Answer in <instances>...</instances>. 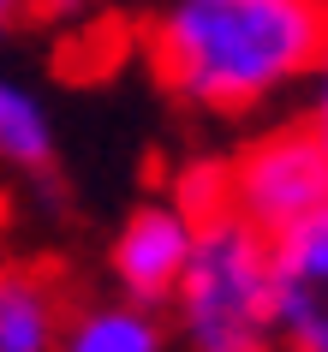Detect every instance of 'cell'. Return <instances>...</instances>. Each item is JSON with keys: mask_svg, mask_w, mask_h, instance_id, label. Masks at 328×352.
I'll use <instances>...</instances> for the list:
<instances>
[{"mask_svg": "<svg viewBox=\"0 0 328 352\" xmlns=\"http://www.w3.org/2000/svg\"><path fill=\"white\" fill-rule=\"evenodd\" d=\"M0 167L30 186H48L60 173V131L48 102L6 72H0Z\"/></svg>", "mask_w": 328, "mask_h": 352, "instance_id": "cell-8", "label": "cell"}, {"mask_svg": "<svg viewBox=\"0 0 328 352\" xmlns=\"http://www.w3.org/2000/svg\"><path fill=\"white\" fill-rule=\"evenodd\" d=\"M305 108H298V120H305L310 126V138H316V144H322V155H328V54L316 60V72L305 78Z\"/></svg>", "mask_w": 328, "mask_h": 352, "instance_id": "cell-10", "label": "cell"}, {"mask_svg": "<svg viewBox=\"0 0 328 352\" xmlns=\"http://www.w3.org/2000/svg\"><path fill=\"white\" fill-rule=\"evenodd\" d=\"M328 54V0H155L144 66L197 120H256L305 90Z\"/></svg>", "mask_w": 328, "mask_h": 352, "instance_id": "cell-1", "label": "cell"}, {"mask_svg": "<svg viewBox=\"0 0 328 352\" xmlns=\"http://www.w3.org/2000/svg\"><path fill=\"white\" fill-rule=\"evenodd\" d=\"M72 293L54 263L0 257V352H60Z\"/></svg>", "mask_w": 328, "mask_h": 352, "instance_id": "cell-6", "label": "cell"}, {"mask_svg": "<svg viewBox=\"0 0 328 352\" xmlns=\"http://www.w3.org/2000/svg\"><path fill=\"white\" fill-rule=\"evenodd\" d=\"M197 227L203 221H191L167 191L162 197H144L108 239V287L138 298V305H162L167 311V298L179 287L185 263H191Z\"/></svg>", "mask_w": 328, "mask_h": 352, "instance_id": "cell-4", "label": "cell"}, {"mask_svg": "<svg viewBox=\"0 0 328 352\" xmlns=\"http://www.w3.org/2000/svg\"><path fill=\"white\" fill-rule=\"evenodd\" d=\"M108 0H36V24L48 30H78V24H90Z\"/></svg>", "mask_w": 328, "mask_h": 352, "instance_id": "cell-11", "label": "cell"}, {"mask_svg": "<svg viewBox=\"0 0 328 352\" xmlns=\"http://www.w3.org/2000/svg\"><path fill=\"white\" fill-rule=\"evenodd\" d=\"M227 179H233V215L269 239L328 204V155L298 113L269 120L227 149Z\"/></svg>", "mask_w": 328, "mask_h": 352, "instance_id": "cell-3", "label": "cell"}, {"mask_svg": "<svg viewBox=\"0 0 328 352\" xmlns=\"http://www.w3.org/2000/svg\"><path fill=\"white\" fill-rule=\"evenodd\" d=\"M60 352H173V329L162 305H138L108 287L96 298H72Z\"/></svg>", "mask_w": 328, "mask_h": 352, "instance_id": "cell-7", "label": "cell"}, {"mask_svg": "<svg viewBox=\"0 0 328 352\" xmlns=\"http://www.w3.org/2000/svg\"><path fill=\"white\" fill-rule=\"evenodd\" d=\"M281 352H328V204L269 239Z\"/></svg>", "mask_w": 328, "mask_h": 352, "instance_id": "cell-5", "label": "cell"}, {"mask_svg": "<svg viewBox=\"0 0 328 352\" xmlns=\"http://www.w3.org/2000/svg\"><path fill=\"white\" fill-rule=\"evenodd\" d=\"M167 329L173 352H281L269 233L239 221L233 209L209 215L167 298Z\"/></svg>", "mask_w": 328, "mask_h": 352, "instance_id": "cell-2", "label": "cell"}, {"mask_svg": "<svg viewBox=\"0 0 328 352\" xmlns=\"http://www.w3.org/2000/svg\"><path fill=\"white\" fill-rule=\"evenodd\" d=\"M24 24H36V0H0V42H12Z\"/></svg>", "mask_w": 328, "mask_h": 352, "instance_id": "cell-12", "label": "cell"}, {"mask_svg": "<svg viewBox=\"0 0 328 352\" xmlns=\"http://www.w3.org/2000/svg\"><path fill=\"white\" fill-rule=\"evenodd\" d=\"M167 197L191 215V221H209V215H227L233 209V179H227V155H185L173 173H167Z\"/></svg>", "mask_w": 328, "mask_h": 352, "instance_id": "cell-9", "label": "cell"}]
</instances>
